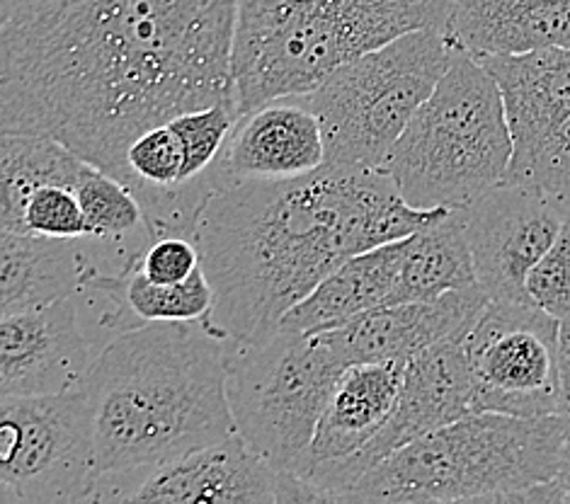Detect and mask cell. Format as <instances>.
<instances>
[{
	"label": "cell",
	"instance_id": "cell-1",
	"mask_svg": "<svg viewBox=\"0 0 570 504\" xmlns=\"http://www.w3.org/2000/svg\"><path fill=\"white\" fill-rule=\"evenodd\" d=\"M236 20L238 0H3L0 131L49 136L125 182L144 131L236 102Z\"/></svg>",
	"mask_w": 570,
	"mask_h": 504
},
{
	"label": "cell",
	"instance_id": "cell-2",
	"mask_svg": "<svg viewBox=\"0 0 570 504\" xmlns=\"http://www.w3.org/2000/svg\"><path fill=\"white\" fill-rule=\"evenodd\" d=\"M434 211L413 209L384 168L331 162L216 189L189 228L214 286L205 323L226 343H261L350 257L413 234Z\"/></svg>",
	"mask_w": 570,
	"mask_h": 504
},
{
	"label": "cell",
	"instance_id": "cell-3",
	"mask_svg": "<svg viewBox=\"0 0 570 504\" xmlns=\"http://www.w3.org/2000/svg\"><path fill=\"white\" fill-rule=\"evenodd\" d=\"M86 386L95 405L98 478L160 466L236 432L226 339L205 320L119 333L100 349Z\"/></svg>",
	"mask_w": 570,
	"mask_h": 504
},
{
	"label": "cell",
	"instance_id": "cell-4",
	"mask_svg": "<svg viewBox=\"0 0 570 504\" xmlns=\"http://www.w3.org/2000/svg\"><path fill=\"white\" fill-rule=\"evenodd\" d=\"M454 0H238V110L306 95L337 66L401 34L446 32Z\"/></svg>",
	"mask_w": 570,
	"mask_h": 504
},
{
	"label": "cell",
	"instance_id": "cell-5",
	"mask_svg": "<svg viewBox=\"0 0 570 504\" xmlns=\"http://www.w3.org/2000/svg\"><path fill=\"white\" fill-rule=\"evenodd\" d=\"M568 434L559 415L476 411L399 448L341 502H522L559 471Z\"/></svg>",
	"mask_w": 570,
	"mask_h": 504
},
{
	"label": "cell",
	"instance_id": "cell-6",
	"mask_svg": "<svg viewBox=\"0 0 570 504\" xmlns=\"http://www.w3.org/2000/svg\"><path fill=\"white\" fill-rule=\"evenodd\" d=\"M510 160L498 80L476 53L454 45L444 76L391 148L384 170L413 209H464L505 182Z\"/></svg>",
	"mask_w": 570,
	"mask_h": 504
},
{
	"label": "cell",
	"instance_id": "cell-7",
	"mask_svg": "<svg viewBox=\"0 0 570 504\" xmlns=\"http://www.w3.org/2000/svg\"><path fill=\"white\" fill-rule=\"evenodd\" d=\"M444 30H415L337 66L306 98L325 141V162L384 168L401 134L452 61Z\"/></svg>",
	"mask_w": 570,
	"mask_h": 504
},
{
	"label": "cell",
	"instance_id": "cell-8",
	"mask_svg": "<svg viewBox=\"0 0 570 504\" xmlns=\"http://www.w3.org/2000/svg\"><path fill=\"white\" fill-rule=\"evenodd\" d=\"M345 369L328 330L279 328L261 343H226L236 432L277 473L294 475Z\"/></svg>",
	"mask_w": 570,
	"mask_h": 504
},
{
	"label": "cell",
	"instance_id": "cell-9",
	"mask_svg": "<svg viewBox=\"0 0 570 504\" xmlns=\"http://www.w3.org/2000/svg\"><path fill=\"white\" fill-rule=\"evenodd\" d=\"M95 481V405L86 384L51 395H3L0 502H90Z\"/></svg>",
	"mask_w": 570,
	"mask_h": 504
},
{
	"label": "cell",
	"instance_id": "cell-10",
	"mask_svg": "<svg viewBox=\"0 0 570 504\" xmlns=\"http://www.w3.org/2000/svg\"><path fill=\"white\" fill-rule=\"evenodd\" d=\"M473 407L514 417L559 415L561 320L527 302L483 308L464 339Z\"/></svg>",
	"mask_w": 570,
	"mask_h": 504
},
{
	"label": "cell",
	"instance_id": "cell-11",
	"mask_svg": "<svg viewBox=\"0 0 570 504\" xmlns=\"http://www.w3.org/2000/svg\"><path fill=\"white\" fill-rule=\"evenodd\" d=\"M479 59L505 98L512 134L505 182L570 201V47Z\"/></svg>",
	"mask_w": 570,
	"mask_h": 504
},
{
	"label": "cell",
	"instance_id": "cell-12",
	"mask_svg": "<svg viewBox=\"0 0 570 504\" xmlns=\"http://www.w3.org/2000/svg\"><path fill=\"white\" fill-rule=\"evenodd\" d=\"M469 333L442 343L405 364L399 403L384 429L366 442L355 456L328 463L302 478L304 502H341L364 473L425 434L476 413L473 381L464 339Z\"/></svg>",
	"mask_w": 570,
	"mask_h": 504
},
{
	"label": "cell",
	"instance_id": "cell-13",
	"mask_svg": "<svg viewBox=\"0 0 570 504\" xmlns=\"http://www.w3.org/2000/svg\"><path fill=\"white\" fill-rule=\"evenodd\" d=\"M570 201L534 187L500 182L464 207L473 269L498 302H527V277L559 238Z\"/></svg>",
	"mask_w": 570,
	"mask_h": 504
},
{
	"label": "cell",
	"instance_id": "cell-14",
	"mask_svg": "<svg viewBox=\"0 0 570 504\" xmlns=\"http://www.w3.org/2000/svg\"><path fill=\"white\" fill-rule=\"evenodd\" d=\"M282 490L284 475L234 432L160 466L102 475L92 487L90 502L277 504Z\"/></svg>",
	"mask_w": 570,
	"mask_h": 504
},
{
	"label": "cell",
	"instance_id": "cell-15",
	"mask_svg": "<svg viewBox=\"0 0 570 504\" xmlns=\"http://www.w3.org/2000/svg\"><path fill=\"white\" fill-rule=\"evenodd\" d=\"M86 296L0 320V395H51L86 384L102 349L83 325Z\"/></svg>",
	"mask_w": 570,
	"mask_h": 504
},
{
	"label": "cell",
	"instance_id": "cell-16",
	"mask_svg": "<svg viewBox=\"0 0 570 504\" xmlns=\"http://www.w3.org/2000/svg\"><path fill=\"white\" fill-rule=\"evenodd\" d=\"M141 253L92 238L0 230V313H20L83 294L100 275H121Z\"/></svg>",
	"mask_w": 570,
	"mask_h": 504
},
{
	"label": "cell",
	"instance_id": "cell-17",
	"mask_svg": "<svg viewBox=\"0 0 570 504\" xmlns=\"http://www.w3.org/2000/svg\"><path fill=\"white\" fill-rule=\"evenodd\" d=\"M325 166L321 119L306 95H284L240 115L209 170L216 189L248 180H292Z\"/></svg>",
	"mask_w": 570,
	"mask_h": 504
},
{
	"label": "cell",
	"instance_id": "cell-18",
	"mask_svg": "<svg viewBox=\"0 0 570 504\" xmlns=\"http://www.w3.org/2000/svg\"><path fill=\"white\" fill-rule=\"evenodd\" d=\"M488 304L491 296L476 284L423 302L370 310L341 328L328 330V335L347 366L364 362L409 364L415 354L442 339L469 333Z\"/></svg>",
	"mask_w": 570,
	"mask_h": 504
},
{
	"label": "cell",
	"instance_id": "cell-19",
	"mask_svg": "<svg viewBox=\"0 0 570 504\" xmlns=\"http://www.w3.org/2000/svg\"><path fill=\"white\" fill-rule=\"evenodd\" d=\"M405 364L364 362L350 364L337 378L308 448L294 471L306 478L311 471L355 456L384 429L399 403Z\"/></svg>",
	"mask_w": 570,
	"mask_h": 504
},
{
	"label": "cell",
	"instance_id": "cell-20",
	"mask_svg": "<svg viewBox=\"0 0 570 504\" xmlns=\"http://www.w3.org/2000/svg\"><path fill=\"white\" fill-rule=\"evenodd\" d=\"M446 37L476 57L570 47V0H454Z\"/></svg>",
	"mask_w": 570,
	"mask_h": 504
},
{
	"label": "cell",
	"instance_id": "cell-21",
	"mask_svg": "<svg viewBox=\"0 0 570 504\" xmlns=\"http://www.w3.org/2000/svg\"><path fill=\"white\" fill-rule=\"evenodd\" d=\"M393 304H401V238L350 257L284 316L279 328L323 333Z\"/></svg>",
	"mask_w": 570,
	"mask_h": 504
},
{
	"label": "cell",
	"instance_id": "cell-22",
	"mask_svg": "<svg viewBox=\"0 0 570 504\" xmlns=\"http://www.w3.org/2000/svg\"><path fill=\"white\" fill-rule=\"evenodd\" d=\"M464 209H440L401 238V304L476 286Z\"/></svg>",
	"mask_w": 570,
	"mask_h": 504
},
{
	"label": "cell",
	"instance_id": "cell-23",
	"mask_svg": "<svg viewBox=\"0 0 570 504\" xmlns=\"http://www.w3.org/2000/svg\"><path fill=\"white\" fill-rule=\"evenodd\" d=\"M90 166V160L71 154L49 180L27 185L16 192H0V230L49 238H88L78 185Z\"/></svg>",
	"mask_w": 570,
	"mask_h": 504
},
{
	"label": "cell",
	"instance_id": "cell-24",
	"mask_svg": "<svg viewBox=\"0 0 570 504\" xmlns=\"http://www.w3.org/2000/svg\"><path fill=\"white\" fill-rule=\"evenodd\" d=\"M529 304L547 310L556 320H570V214L559 238L527 277Z\"/></svg>",
	"mask_w": 570,
	"mask_h": 504
},
{
	"label": "cell",
	"instance_id": "cell-25",
	"mask_svg": "<svg viewBox=\"0 0 570 504\" xmlns=\"http://www.w3.org/2000/svg\"><path fill=\"white\" fill-rule=\"evenodd\" d=\"M144 275L158 284H178L202 267V255L193 236L163 234L148 240L139 255Z\"/></svg>",
	"mask_w": 570,
	"mask_h": 504
},
{
	"label": "cell",
	"instance_id": "cell-26",
	"mask_svg": "<svg viewBox=\"0 0 570 504\" xmlns=\"http://www.w3.org/2000/svg\"><path fill=\"white\" fill-rule=\"evenodd\" d=\"M522 502H551V504L570 502V434L559 461V471H556V475L549 483L534 487L532 493H527Z\"/></svg>",
	"mask_w": 570,
	"mask_h": 504
},
{
	"label": "cell",
	"instance_id": "cell-27",
	"mask_svg": "<svg viewBox=\"0 0 570 504\" xmlns=\"http://www.w3.org/2000/svg\"><path fill=\"white\" fill-rule=\"evenodd\" d=\"M559 417L570 432V320L561 323V405Z\"/></svg>",
	"mask_w": 570,
	"mask_h": 504
}]
</instances>
